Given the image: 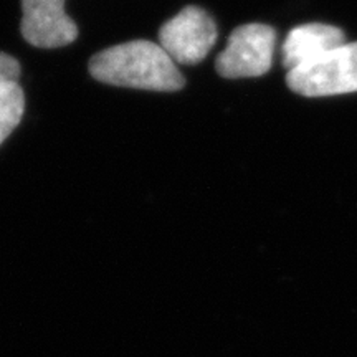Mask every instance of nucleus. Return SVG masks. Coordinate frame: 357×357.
Returning <instances> with one entry per match:
<instances>
[{"instance_id":"nucleus-6","label":"nucleus","mask_w":357,"mask_h":357,"mask_svg":"<svg viewBox=\"0 0 357 357\" xmlns=\"http://www.w3.org/2000/svg\"><path fill=\"white\" fill-rule=\"evenodd\" d=\"M346 43L344 32L334 25L306 24L293 29L284 40L283 65L288 71L312 63L326 53Z\"/></svg>"},{"instance_id":"nucleus-4","label":"nucleus","mask_w":357,"mask_h":357,"mask_svg":"<svg viewBox=\"0 0 357 357\" xmlns=\"http://www.w3.org/2000/svg\"><path fill=\"white\" fill-rule=\"evenodd\" d=\"M217 40L215 22L204 8L189 6L167 20L159 30V45L176 63L202 61Z\"/></svg>"},{"instance_id":"nucleus-5","label":"nucleus","mask_w":357,"mask_h":357,"mask_svg":"<svg viewBox=\"0 0 357 357\" xmlns=\"http://www.w3.org/2000/svg\"><path fill=\"white\" fill-rule=\"evenodd\" d=\"M22 35L38 48H58L73 43L78 26L66 15L65 0H22Z\"/></svg>"},{"instance_id":"nucleus-3","label":"nucleus","mask_w":357,"mask_h":357,"mask_svg":"<svg viewBox=\"0 0 357 357\" xmlns=\"http://www.w3.org/2000/svg\"><path fill=\"white\" fill-rule=\"evenodd\" d=\"M276 32L270 25L247 24L231 32L229 45L217 56V73L223 78H255L273 63Z\"/></svg>"},{"instance_id":"nucleus-2","label":"nucleus","mask_w":357,"mask_h":357,"mask_svg":"<svg viewBox=\"0 0 357 357\" xmlns=\"http://www.w3.org/2000/svg\"><path fill=\"white\" fill-rule=\"evenodd\" d=\"M291 91L307 98L357 91V42L344 43L312 63L288 71Z\"/></svg>"},{"instance_id":"nucleus-8","label":"nucleus","mask_w":357,"mask_h":357,"mask_svg":"<svg viewBox=\"0 0 357 357\" xmlns=\"http://www.w3.org/2000/svg\"><path fill=\"white\" fill-rule=\"evenodd\" d=\"M20 78V63L15 58L0 53V86L6 83H17Z\"/></svg>"},{"instance_id":"nucleus-7","label":"nucleus","mask_w":357,"mask_h":357,"mask_svg":"<svg viewBox=\"0 0 357 357\" xmlns=\"http://www.w3.org/2000/svg\"><path fill=\"white\" fill-rule=\"evenodd\" d=\"M25 109L24 89L19 83L0 86V144L19 126Z\"/></svg>"},{"instance_id":"nucleus-1","label":"nucleus","mask_w":357,"mask_h":357,"mask_svg":"<svg viewBox=\"0 0 357 357\" xmlns=\"http://www.w3.org/2000/svg\"><path fill=\"white\" fill-rule=\"evenodd\" d=\"M89 73L101 83L151 91H178L185 84L176 61L149 40H132L96 53L89 60Z\"/></svg>"}]
</instances>
